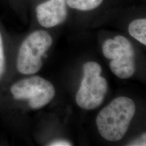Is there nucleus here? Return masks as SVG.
Masks as SVG:
<instances>
[{
  "instance_id": "f257e3e1",
  "label": "nucleus",
  "mask_w": 146,
  "mask_h": 146,
  "mask_svg": "<svg viewBox=\"0 0 146 146\" xmlns=\"http://www.w3.org/2000/svg\"><path fill=\"white\" fill-rule=\"evenodd\" d=\"M135 104L133 100L120 96L113 100L104 108L96 118L100 134L109 141L122 139L129 129L135 114Z\"/></svg>"
},
{
  "instance_id": "1a4fd4ad",
  "label": "nucleus",
  "mask_w": 146,
  "mask_h": 146,
  "mask_svg": "<svg viewBox=\"0 0 146 146\" xmlns=\"http://www.w3.org/2000/svg\"><path fill=\"white\" fill-rule=\"evenodd\" d=\"M48 145L51 146H70L72 145L70 142H69L66 140L64 139H60V140H56L54 141L49 144Z\"/></svg>"
},
{
  "instance_id": "9d476101",
  "label": "nucleus",
  "mask_w": 146,
  "mask_h": 146,
  "mask_svg": "<svg viewBox=\"0 0 146 146\" xmlns=\"http://www.w3.org/2000/svg\"><path fill=\"white\" fill-rule=\"evenodd\" d=\"M131 143L129 145H145V133H144L141 138H139Z\"/></svg>"
},
{
  "instance_id": "20e7f679",
  "label": "nucleus",
  "mask_w": 146,
  "mask_h": 146,
  "mask_svg": "<svg viewBox=\"0 0 146 146\" xmlns=\"http://www.w3.org/2000/svg\"><path fill=\"white\" fill-rule=\"evenodd\" d=\"M10 91L16 101H27L31 109L37 110L54 99L56 89L50 81L39 76L24 78L11 85Z\"/></svg>"
},
{
  "instance_id": "6e6552de",
  "label": "nucleus",
  "mask_w": 146,
  "mask_h": 146,
  "mask_svg": "<svg viewBox=\"0 0 146 146\" xmlns=\"http://www.w3.org/2000/svg\"><path fill=\"white\" fill-rule=\"evenodd\" d=\"M5 70V56L3 38L0 33V81L3 76Z\"/></svg>"
},
{
  "instance_id": "f03ea898",
  "label": "nucleus",
  "mask_w": 146,
  "mask_h": 146,
  "mask_svg": "<svg viewBox=\"0 0 146 146\" xmlns=\"http://www.w3.org/2000/svg\"><path fill=\"white\" fill-rule=\"evenodd\" d=\"M52 36L45 31L33 32L22 42L16 58L18 72L31 75L38 72L42 66L41 58L52 46Z\"/></svg>"
},
{
  "instance_id": "0eeeda50",
  "label": "nucleus",
  "mask_w": 146,
  "mask_h": 146,
  "mask_svg": "<svg viewBox=\"0 0 146 146\" xmlns=\"http://www.w3.org/2000/svg\"><path fill=\"white\" fill-rule=\"evenodd\" d=\"M104 0H66L71 8L81 11L93 10L99 7Z\"/></svg>"
},
{
  "instance_id": "39448f33",
  "label": "nucleus",
  "mask_w": 146,
  "mask_h": 146,
  "mask_svg": "<svg viewBox=\"0 0 146 146\" xmlns=\"http://www.w3.org/2000/svg\"><path fill=\"white\" fill-rule=\"evenodd\" d=\"M36 18L45 28H52L60 25L68 16L66 0H48L36 8Z\"/></svg>"
},
{
  "instance_id": "7ed1b4c3",
  "label": "nucleus",
  "mask_w": 146,
  "mask_h": 146,
  "mask_svg": "<svg viewBox=\"0 0 146 146\" xmlns=\"http://www.w3.org/2000/svg\"><path fill=\"white\" fill-rule=\"evenodd\" d=\"M101 73V66L96 62L84 64L83 77L76 95V102L81 108L96 109L104 100L108 83Z\"/></svg>"
},
{
  "instance_id": "423d86ee",
  "label": "nucleus",
  "mask_w": 146,
  "mask_h": 146,
  "mask_svg": "<svg viewBox=\"0 0 146 146\" xmlns=\"http://www.w3.org/2000/svg\"><path fill=\"white\" fill-rule=\"evenodd\" d=\"M129 34L136 40L146 45V20L136 19L131 22L129 26Z\"/></svg>"
}]
</instances>
